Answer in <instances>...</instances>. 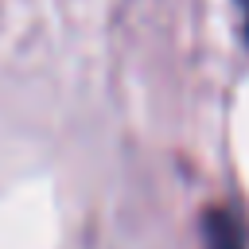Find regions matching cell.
Instances as JSON below:
<instances>
[{"instance_id":"1","label":"cell","mask_w":249,"mask_h":249,"mask_svg":"<svg viewBox=\"0 0 249 249\" xmlns=\"http://www.w3.org/2000/svg\"><path fill=\"white\" fill-rule=\"evenodd\" d=\"M206 249H245L241 226H237L233 214H226V210L206 214Z\"/></svg>"},{"instance_id":"2","label":"cell","mask_w":249,"mask_h":249,"mask_svg":"<svg viewBox=\"0 0 249 249\" xmlns=\"http://www.w3.org/2000/svg\"><path fill=\"white\" fill-rule=\"evenodd\" d=\"M241 16H245V35H249V0H241Z\"/></svg>"}]
</instances>
